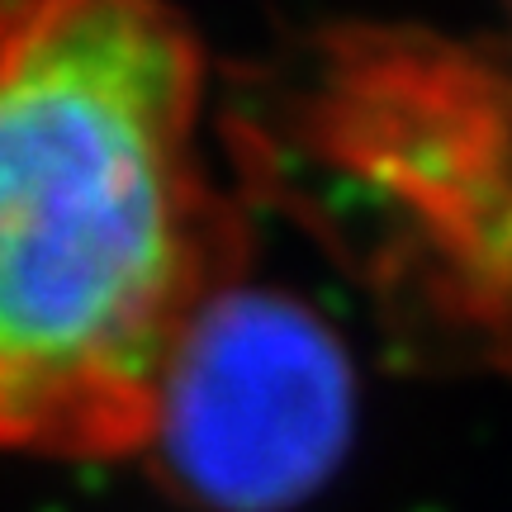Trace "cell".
Returning a JSON list of instances; mask_svg holds the SVG:
<instances>
[{
    "label": "cell",
    "instance_id": "cell-1",
    "mask_svg": "<svg viewBox=\"0 0 512 512\" xmlns=\"http://www.w3.org/2000/svg\"><path fill=\"white\" fill-rule=\"evenodd\" d=\"M200 48L162 0H72L0 53V446L95 460L152 437L242 228L204 176Z\"/></svg>",
    "mask_w": 512,
    "mask_h": 512
},
{
    "label": "cell",
    "instance_id": "cell-2",
    "mask_svg": "<svg viewBox=\"0 0 512 512\" xmlns=\"http://www.w3.org/2000/svg\"><path fill=\"white\" fill-rule=\"evenodd\" d=\"M356 432V375L337 332L290 294L228 285L157 389V479L200 512H290L309 503Z\"/></svg>",
    "mask_w": 512,
    "mask_h": 512
},
{
    "label": "cell",
    "instance_id": "cell-3",
    "mask_svg": "<svg viewBox=\"0 0 512 512\" xmlns=\"http://www.w3.org/2000/svg\"><path fill=\"white\" fill-rule=\"evenodd\" d=\"M72 0H0V53L15 48L24 34H34L43 19H53Z\"/></svg>",
    "mask_w": 512,
    "mask_h": 512
}]
</instances>
